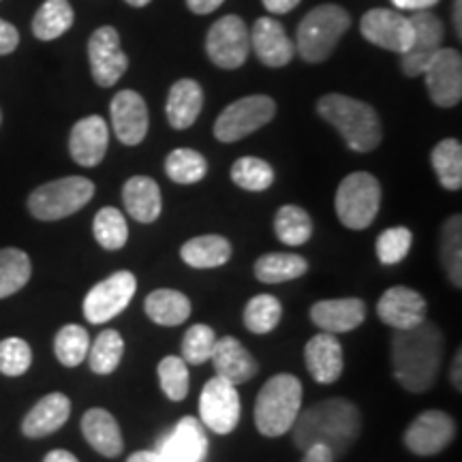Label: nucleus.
Instances as JSON below:
<instances>
[{"mask_svg":"<svg viewBox=\"0 0 462 462\" xmlns=\"http://www.w3.org/2000/svg\"><path fill=\"white\" fill-rule=\"evenodd\" d=\"M443 340L437 323L424 319L392 337V371L398 383L413 394H424L435 385L443 360Z\"/></svg>","mask_w":462,"mask_h":462,"instance_id":"nucleus-1","label":"nucleus"},{"mask_svg":"<svg viewBox=\"0 0 462 462\" xmlns=\"http://www.w3.org/2000/svg\"><path fill=\"white\" fill-rule=\"evenodd\" d=\"M293 443L304 449L328 448L334 460L349 452L362 432V413L346 398H328L300 411L293 424Z\"/></svg>","mask_w":462,"mask_h":462,"instance_id":"nucleus-2","label":"nucleus"},{"mask_svg":"<svg viewBox=\"0 0 462 462\" xmlns=\"http://www.w3.org/2000/svg\"><path fill=\"white\" fill-rule=\"evenodd\" d=\"M317 112L343 135L354 152H371L383 140L379 116L368 103L332 92L317 101Z\"/></svg>","mask_w":462,"mask_h":462,"instance_id":"nucleus-3","label":"nucleus"},{"mask_svg":"<svg viewBox=\"0 0 462 462\" xmlns=\"http://www.w3.org/2000/svg\"><path fill=\"white\" fill-rule=\"evenodd\" d=\"M302 411V381L289 373L270 377L255 401V426L263 437H282Z\"/></svg>","mask_w":462,"mask_h":462,"instance_id":"nucleus-4","label":"nucleus"},{"mask_svg":"<svg viewBox=\"0 0 462 462\" xmlns=\"http://www.w3.org/2000/svg\"><path fill=\"white\" fill-rule=\"evenodd\" d=\"M351 17L338 5H319L304 15L298 26L296 51L306 62H323L332 56L343 34L349 31Z\"/></svg>","mask_w":462,"mask_h":462,"instance_id":"nucleus-5","label":"nucleus"},{"mask_svg":"<svg viewBox=\"0 0 462 462\" xmlns=\"http://www.w3.org/2000/svg\"><path fill=\"white\" fill-rule=\"evenodd\" d=\"M95 195V184L88 178L67 176L34 189L28 198V210L39 221H60L75 215Z\"/></svg>","mask_w":462,"mask_h":462,"instance_id":"nucleus-6","label":"nucleus"},{"mask_svg":"<svg viewBox=\"0 0 462 462\" xmlns=\"http://www.w3.org/2000/svg\"><path fill=\"white\" fill-rule=\"evenodd\" d=\"M337 215L346 229L371 227L381 208V184L373 173L354 171L337 190Z\"/></svg>","mask_w":462,"mask_h":462,"instance_id":"nucleus-7","label":"nucleus"},{"mask_svg":"<svg viewBox=\"0 0 462 462\" xmlns=\"http://www.w3.org/2000/svg\"><path fill=\"white\" fill-rule=\"evenodd\" d=\"M276 116L273 97L251 95L229 103L215 123V137L223 143L240 142L251 133L262 129Z\"/></svg>","mask_w":462,"mask_h":462,"instance_id":"nucleus-8","label":"nucleus"},{"mask_svg":"<svg viewBox=\"0 0 462 462\" xmlns=\"http://www.w3.org/2000/svg\"><path fill=\"white\" fill-rule=\"evenodd\" d=\"M137 291V279L129 270L109 274L107 279L97 282L84 298V317L88 323L101 326L118 317L131 304Z\"/></svg>","mask_w":462,"mask_h":462,"instance_id":"nucleus-9","label":"nucleus"},{"mask_svg":"<svg viewBox=\"0 0 462 462\" xmlns=\"http://www.w3.org/2000/svg\"><path fill=\"white\" fill-rule=\"evenodd\" d=\"M240 394L234 383L221 377H212L201 390L199 421L204 429L217 435H229L240 421Z\"/></svg>","mask_w":462,"mask_h":462,"instance_id":"nucleus-10","label":"nucleus"},{"mask_svg":"<svg viewBox=\"0 0 462 462\" xmlns=\"http://www.w3.org/2000/svg\"><path fill=\"white\" fill-rule=\"evenodd\" d=\"M248 50H251V34H248L245 20L238 15H225L208 31L206 51L217 67H242L248 58Z\"/></svg>","mask_w":462,"mask_h":462,"instance_id":"nucleus-11","label":"nucleus"},{"mask_svg":"<svg viewBox=\"0 0 462 462\" xmlns=\"http://www.w3.org/2000/svg\"><path fill=\"white\" fill-rule=\"evenodd\" d=\"M421 75L437 107L458 106L462 99V56L458 50L439 48Z\"/></svg>","mask_w":462,"mask_h":462,"instance_id":"nucleus-12","label":"nucleus"},{"mask_svg":"<svg viewBox=\"0 0 462 462\" xmlns=\"http://www.w3.org/2000/svg\"><path fill=\"white\" fill-rule=\"evenodd\" d=\"M88 60L92 79L101 88L114 86L126 73L129 58L120 45V34L114 26H101L92 32L88 42Z\"/></svg>","mask_w":462,"mask_h":462,"instance_id":"nucleus-13","label":"nucleus"},{"mask_svg":"<svg viewBox=\"0 0 462 462\" xmlns=\"http://www.w3.org/2000/svg\"><path fill=\"white\" fill-rule=\"evenodd\" d=\"M413 26V42L409 45V50L401 54V69L407 78H418L424 73L426 65L430 62V58L437 54V50L443 43V24L437 15H432L429 9L426 11H415L409 17Z\"/></svg>","mask_w":462,"mask_h":462,"instance_id":"nucleus-14","label":"nucleus"},{"mask_svg":"<svg viewBox=\"0 0 462 462\" xmlns=\"http://www.w3.org/2000/svg\"><path fill=\"white\" fill-rule=\"evenodd\" d=\"M362 37L394 54H404L413 42V26L407 15L392 9H371L362 17Z\"/></svg>","mask_w":462,"mask_h":462,"instance_id":"nucleus-15","label":"nucleus"},{"mask_svg":"<svg viewBox=\"0 0 462 462\" xmlns=\"http://www.w3.org/2000/svg\"><path fill=\"white\" fill-rule=\"evenodd\" d=\"M456 437V421L452 415L439 409L420 413L404 430V446L418 456H435L443 452Z\"/></svg>","mask_w":462,"mask_h":462,"instance_id":"nucleus-16","label":"nucleus"},{"mask_svg":"<svg viewBox=\"0 0 462 462\" xmlns=\"http://www.w3.org/2000/svg\"><path fill=\"white\" fill-rule=\"evenodd\" d=\"M154 449L165 462H204L208 456L204 424L198 418L187 415L159 439Z\"/></svg>","mask_w":462,"mask_h":462,"instance_id":"nucleus-17","label":"nucleus"},{"mask_svg":"<svg viewBox=\"0 0 462 462\" xmlns=\"http://www.w3.org/2000/svg\"><path fill=\"white\" fill-rule=\"evenodd\" d=\"M109 114H112V126L116 137L125 146H137L146 140L148 135V106L143 97L135 90H120L109 103Z\"/></svg>","mask_w":462,"mask_h":462,"instance_id":"nucleus-18","label":"nucleus"},{"mask_svg":"<svg viewBox=\"0 0 462 462\" xmlns=\"http://www.w3.org/2000/svg\"><path fill=\"white\" fill-rule=\"evenodd\" d=\"M377 315L394 330H409L426 319V300L411 287H390L377 302Z\"/></svg>","mask_w":462,"mask_h":462,"instance_id":"nucleus-19","label":"nucleus"},{"mask_svg":"<svg viewBox=\"0 0 462 462\" xmlns=\"http://www.w3.org/2000/svg\"><path fill=\"white\" fill-rule=\"evenodd\" d=\"M109 143L107 123L101 116H86L78 120L69 137V152L82 167H97L106 159Z\"/></svg>","mask_w":462,"mask_h":462,"instance_id":"nucleus-20","label":"nucleus"},{"mask_svg":"<svg viewBox=\"0 0 462 462\" xmlns=\"http://www.w3.org/2000/svg\"><path fill=\"white\" fill-rule=\"evenodd\" d=\"M251 48L265 67L279 69L291 62L296 45L287 37L285 28L274 17H259L251 31Z\"/></svg>","mask_w":462,"mask_h":462,"instance_id":"nucleus-21","label":"nucleus"},{"mask_svg":"<svg viewBox=\"0 0 462 462\" xmlns=\"http://www.w3.org/2000/svg\"><path fill=\"white\" fill-rule=\"evenodd\" d=\"M304 362L317 383L330 385L338 381L345 368V356L337 334H315L304 346Z\"/></svg>","mask_w":462,"mask_h":462,"instance_id":"nucleus-22","label":"nucleus"},{"mask_svg":"<svg viewBox=\"0 0 462 462\" xmlns=\"http://www.w3.org/2000/svg\"><path fill=\"white\" fill-rule=\"evenodd\" d=\"M366 319V304L360 298L321 300L310 309V321L328 334L356 330Z\"/></svg>","mask_w":462,"mask_h":462,"instance_id":"nucleus-23","label":"nucleus"},{"mask_svg":"<svg viewBox=\"0 0 462 462\" xmlns=\"http://www.w3.org/2000/svg\"><path fill=\"white\" fill-rule=\"evenodd\" d=\"M210 362L215 364L217 377H221L229 383L240 385L253 379L259 371V364L251 351L234 337L217 338L215 351H212Z\"/></svg>","mask_w":462,"mask_h":462,"instance_id":"nucleus-24","label":"nucleus"},{"mask_svg":"<svg viewBox=\"0 0 462 462\" xmlns=\"http://www.w3.org/2000/svg\"><path fill=\"white\" fill-rule=\"evenodd\" d=\"M71 415V401L60 392L43 396L22 421V432L31 439L48 437L51 432L60 430Z\"/></svg>","mask_w":462,"mask_h":462,"instance_id":"nucleus-25","label":"nucleus"},{"mask_svg":"<svg viewBox=\"0 0 462 462\" xmlns=\"http://www.w3.org/2000/svg\"><path fill=\"white\" fill-rule=\"evenodd\" d=\"M82 432L88 446L106 458L123 454L125 439L116 418L106 409H90L82 418Z\"/></svg>","mask_w":462,"mask_h":462,"instance_id":"nucleus-26","label":"nucleus"},{"mask_svg":"<svg viewBox=\"0 0 462 462\" xmlns=\"http://www.w3.org/2000/svg\"><path fill=\"white\" fill-rule=\"evenodd\" d=\"M204 107V90L195 79H178L167 95V120L173 129H189Z\"/></svg>","mask_w":462,"mask_h":462,"instance_id":"nucleus-27","label":"nucleus"},{"mask_svg":"<svg viewBox=\"0 0 462 462\" xmlns=\"http://www.w3.org/2000/svg\"><path fill=\"white\" fill-rule=\"evenodd\" d=\"M123 201L137 223H154L161 215V189L148 176H133L123 187Z\"/></svg>","mask_w":462,"mask_h":462,"instance_id":"nucleus-28","label":"nucleus"},{"mask_svg":"<svg viewBox=\"0 0 462 462\" xmlns=\"http://www.w3.org/2000/svg\"><path fill=\"white\" fill-rule=\"evenodd\" d=\"M180 257L184 263L190 265V268H221V265L229 262L231 245L227 238L217 234L198 236V238H190L189 242H184L180 248Z\"/></svg>","mask_w":462,"mask_h":462,"instance_id":"nucleus-29","label":"nucleus"},{"mask_svg":"<svg viewBox=\"0 0 462 462\" xmlns=\"http://www.w3.org/2000/svg\"><path fill=\"white\" fill-rule=\"evenodd\" d=\"M143 310L157 326H180L190 317V300L176 289H154L143 302Z\"/></svg>","mask_w":462,"mask_h":462,"instance_id":"nucleus-30","label":"nucleus"},{"mask_svg":"<svg viewBox=\"0 0 462 462\" xmlns=\"http://www.w3.org/2000/svg\"><path fill=\"white\" fill-rule=\"evenodd\" d=\"M309 270V262L302 255H293V253H268L262 255L255 262L257 281L265 282V285H279V282H287L306 274Z\"/></svg>","mask_w":462,"mask_h":462,"instance_id":"nucleus-31","label":"nucleus"},{"mask_svg":"<svg viewBox=\"0 0 462 462\" xmlns=\"http://www.w3.org/2000/svg\"><path fill=\"white\" fill-rule=\"evenodd\" d=\"M75 14L69 0H45L32 17V32L42 42H54L73 26Z\"/></svg>","mask_w":462,"mask_h":462,"instance_id":"nucleus-32","label":"nucleus"},{"mask_svg":"<svg viewBox=\"0 0 462 462\" xmlns=\"http://www.w3.org/2000/svg\"><path fill=\"white\" fill-rule=\"evenodd\" d=\"M439 255L441 265L446 270L449 282L454 287H462V217H449L441 227V238H439Z\"/></svg>","mask_w":462,"mask_h":462,"instance_id":"nucleus-33","label":"nucleus"},{"mask_svg":"<svg viewBox=\"0 0 462 462\" xmlns=\"http://www.w3.org/2000/svg\"><path fill=\"white\" fill-rule=\"evenodd\" d=\"M432 170H435L439 182L448 190L462 189V146L458 140L448 137L432 148L430 154Z\"/></svg>","mask_w":462,"mask_h":462,"instance_id":"nucleus-34","label":"nucleus"},{"mask_svg":"<svg viewBox=\"0 0 462 462\" xmlns=\"http://www.w3.org/2000/svg\"><path fill=\"white\" fill-rule=\"evenodd\" d=\"M276 238L287 246L306 245L313 236V218L300 206H282L274 217Z\"/></svg>","mask_w":462,"mask_h":462,"instance_id":"nucleus-35","label":"nucleus"},{"mask_svg":"<svg viewBox=\"0 0 462 462\" xmlns=\"http://www.w3.org/2000/svg\"><path fill=\"white\" fill-rule=\"evenodd\" d=\"M31 257L20 248H0V300L14 296L31 281Z\"/></svg>","mask_w":462,"mask_h":462,"instance_id":"nucleus-36","label":"nucleus"},{"mask_svg":"<svg viewBox=\"0 0 462 462\" xmlns=\"http://www.w3.org/2000/svg\"><path fill=\"white\" fill-rule=\"evenodd\" d=\"M165 173L176 184H198L206 178L208 161L198 150H171L165 159Z\"/></svg>","mask_w":462,"mask_h":462,"instance_id":"nucleus-37","label":"nucleus"},{"mask_svg":"<svg viewBox=\"0 0 462 462\" xmlns=\"http://www.w3.org/2000/svg\"><path fill=\"white\" fill-rule=\"evenodd\" d=\"M125 356V340L118 330H103L88 349L90 371L95 374H112Z\"/></svg>","mask_w":462,"mask_h":462,"instance_id":"nucleus-38","label":"nucleus"},{"mask_svg":"<svg viewBox=\"0 0 462 462\" xmlns=\"http://www.w3.org/2000/svg\"><path fill=\"white\" fill-rule=\"evenodd\" d=\"M92 234L106 251H118L129 240V225L118 208L106 206L97 212L95 221H92Z\"/></svg>","mask_w":462,"mask_h":462,"instance_id":"nucleus-39","label":"nucleus"},{"mask_svg":"<svg viewBox=\"0 0 462 462\" xmlns=\"http://www.w3.org/2000/svg\"><path fill=\"white\" fill-rule=\"evenodd\" d=\"M88 349L90 337L86 328L78 326V323H69V326L58 330L54 338V354L62 366H79L86 360V356H88Z\"/></svg>","mask_w":462,"mask_h":462,"instance_id":"nucleus-40","label":"nucleus"},{"mask_svg":"<svg viewBox=\"0 0 462 462\" xmlns=\"http://www.w3.org/2000/svg\"><path fill=\"white\" fill-rule=\"evenodd\" d=\"M282 304L276 296L270 293H257L248 300L245 309V326L253 334H270L281 323Z\"/></svg>","mask_w":462,"mask_h":462,"instance_id":"nucleus-41","label":"nucleus"},{"mask_svg":"<svg viewBox=\"0 0 462 462\" xmlns=\"http://www.w3.org/2000/svg\"><path fill=\"white\" fill-rule=\"evenodd\" d=\"M231 180L251 193H262L274 182V170L268 161L257 157H242L231 165Z\"/></svg>","mask_w":462,"mask_h":462,"instance_id":"nucleus-42","label":"nucleus"},{"mask_svg":"<svg viewBox=\"0 0 462 462\" xmlns=\"http://www.w3.org/2000/svg\"><path fill=\"white\" fill-rule=\"evenodd\" d=\"M159 385L163 394L173 402H180L189 394V366L182 357L167 356L159 362Z\"/></svg>","mask_w":462,"mask_h":462,"instance_id":"nucleus-43","label":"nucleus"},{"mask_svg":"<svg viewBox=\"0 0 462 462\" xmlns=\"http://www.w3.org/2000/svg\"><path fill=\"white\" fill-rule=\"evenodd\" d=\"M217 345V334L210 326L198 323V326L189 328L182 338V360L193 366H201V364L210 362L212 351Z\"/></svg>","mask_w":462,"mask_h":462,"instance_id":"nucleus-44","label":"nucleus"},{"mask_svg":"<svg viewBox=\"0 0 462 462\" xmlns=\"http://www.w3.org/2000/svg\"><path fill=\"white\" fill-rule=\"evenodd\" d=\"M413 245V234L402 225L398 227H390L385 231H381L377 245H374V251H377L379 262L383 265H394L398 262H402L404 257L409 255Z\"/></svg>","mask_w":462,"mask_h":462,"instance_id":"nucleus-45","label":"nucleus"},{"mask_svg":"<svg viewBox=\"0 0 462 462\" xmlns=\"http://www.w3.org/2000/svg\"><path fill=\"white\" fill-rule=\"evenodd\" d=\"M32 364V351L26 340L11 337L0 340V373L7 377H22Z\"/></svg>","mask_w":462,"mask_h":462,"instance_id":"nucleus-46","label":"nucleus"},{"mask_svg":"<svg viewBox=\"0 0 462 462\" xmlns=\"http://www.w3.org/2000/svg\"><path fill=\"white\" fill-rule=\"evenodd\" d=\"M17 45H20V32H17V28L0 17V56L15 51Z\"/></svg>","mask_w":462,"mask_h":462,"instance_id":"nucleus-47","label":"nucleus"},{"mask_svg":"<svg viewBox=\"0 0 462 462\" xmlns=\"http://www.w3.org/2000/svg\"><path fill=\"white\" fill-rule=\"evenodd\" d=\"M225 0H187L189 9L198 15H208L215 14V11L221 7Z\"/></svg>","mask_w":462,"mask_h":462,"instance_id":"nucleus-48","label":"nucleus"},{"mask_svg":"<svg viewBox=\"0 0 462 462\" xmlns=\"http://www.w3.org/2000/svg\"><path fill=\"white\" fill-rule=\"evenodd\" d=\"M263 7L274 15H282L289 14L291 9H296L300 5V0H262Z\"/></svg>","mask_w":462,"mask_h":462,"instance_id":"nucleus-49","label":"nucleus"},{"mask_svg":"<svg viewBox=\"0 0 462 462\" xmlns=\"http://www.w3.org/2000/svg\"><path fill=\"white\" fill-rule=\"evenodd\" d=\"M302 462H334V456L328 448L313 446V448L304 449Z\"/></svg>","mask_w":462,"mask_h":462,"instance_id":"nucleus-50","label":"nucleus"},{"mask_svg":"<svg viewBox=\"0 0 462 462\" xmlns=\"http://www.w3.org/2000/svg\"><path fill=\"white\" fill-rule=\"evenodd\" d=\"M392 3H394V7L402 11H426L435 7L439 0H392Z\"/></svg>","mask_w":462,"mask_h":462,"instance_id":"nucleus-51","label":"nucleus"},{"mask_svg":"<svg viewBox=\"0 0 462 462\" xmlns=\"http://www.w3.org/2000/svg\"><path fill=\"white\" fill-rule=\"evenodd\" d=\"M126 462H165V460L161 458L157 449H142V452L131 454L129 458H126Z\"/></svg>","mask_w":462,"mask_h":462,"instance_id":"nucleus-52","label":"nucleus"},{"mask_svg":"<svg viewBox=\"0 0 462 462\" xmlns=\"http://www.w3.org/2000/svg\"><path fill=\"white\" fill-rule=\"evenodd\" d=\"M43 462H79L71 452L67 449H51V452L45 456Z\"/></svg>","mask_w":462,"mask_h":462,"instance_id":"nucleus-53","label":"nucleus"},{"mask_svg":"<svg viewBox=\"0 0 462 462\" xmlns=\"http://www.w3.org/2000/svg\"><path fill=\"white\" fill-rule=\"evenodd\" d=\"M460 368H462V351L458 349L456 351V357H454V366H452V383L456 390H462V379H460Z\"/></svg>","mask_w":462,"mask_h":462,"instance_id":"nucleus-54","label":"nucleus"},{"mask_svg":"<svg viewBox=\"0 0 462 462\" xmlns=\"http://www.w3.org/2000/svg\"><path fill=\"white\" fill-rule=\"evenodd\" d=\"M454 26L456 32H458V39H462V0H454Z\"/></svg>","mask_w":462,"mask_h":462,"instance_id":"nucleus-55","label":"nucleus"},{"mask_svg":"<svg viewBox=\"0 0 462 462\" xmlns=\"http://www.w3.org/2000/svg\"><path fill=\"white\" fill-rule=\"evenodd\" d=\"M126 3L131 5V7H146V5H150V0H126Z\"/></svg>","mask_w":462,"mask_h":462,"instance_id":"nucleus-56","label":"nucleus"},{"mask_svg":"<svg viewBox=\"0 0 462 462\" xmlns=\"http://www.w3.org/2000/svg\"><path fill=\"white\" fill-rule=\"evenodd\" d=\"M0 123H3V112H0Z\"/></svg>","mask_w":462,"mask_h":462,"instance_id":"nucleus-57","label":"nucleus"}]
</instances>
